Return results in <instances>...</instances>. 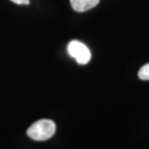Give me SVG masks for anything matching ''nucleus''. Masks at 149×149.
I'll list each match as a JSON object with an SVG mask.
<instances>
[{
    "instance_id": "1",
    "label": "nucleus",
    "mask_w": 149,
    "mask_h": 149,
    "mask_svg": "<svg viewBox=\"0 0 149 149\" xmlns=\"http://www.w3.org/2000/svg\"><path fill=\"white\" fill-rule=\"evenodd\" d=\"M56 130L55 122L51 120L43 119L37 121L27 130V135L35 141H45L51 138Z\"/></svg>"
},
{
    "instance_id": "2",
    "label": "nucleus",
    "mask_w": 149,
    "mask_h": 149,
    "mask_svg": "<svg viewBox=\"0 0 149 149\" xmlns=\"http://www.w3.org/2000/svg\"><path fill=\"white\" fill-rule=\"evenodd\" d=\"M67 51L72 57L75 59L80 65L88 64L91 59L90 50L85 44L77 40H72L68 43Z\"/></svg>"
},
{
    "instance_id": "3",
    "label": "nucleus",
    "mask_w": 149,
    "mask_h": 149,
    "mask_svg": "<svg viewBox=\"0 0 149 149\" xmlns=\"http://www.w3.org/2000/svg\"><path fill=\"white\" fill-rule=\"evenodd\" d=\"M100 0H70L72 8L77 12H85L95 7Z\"/></svg>"
},
{
    "instance_id": "4",
    "label": "nucleus",
    "mask_w": 149,
    "mask_h": 149,
    "mask_svg": "<svg viewBox=\"0 0 149 149\" xmlns=\"http://www.w3.org/2000/svg\"><path fill=\"white\" fill-rule=\"evenodd\" d=\"M138 77L141 80H149V62L139 69Z\"/></svg>"
},
{
    "instance_id": "5",
    "label": "nucleus",
    "mask_w": 149,
    "mask_h": 149,
    "mask_svg": "<svg viewBox=\"0 0 149 149\" xmlns=\"http://www.w3.org/2000/svg\"><path fill=\"white\" fill-rule=\"evenodd\" d=\"M10 1L19 5H27L30 3L29 0H10Z\"/></svg>"
}]
</instances>
